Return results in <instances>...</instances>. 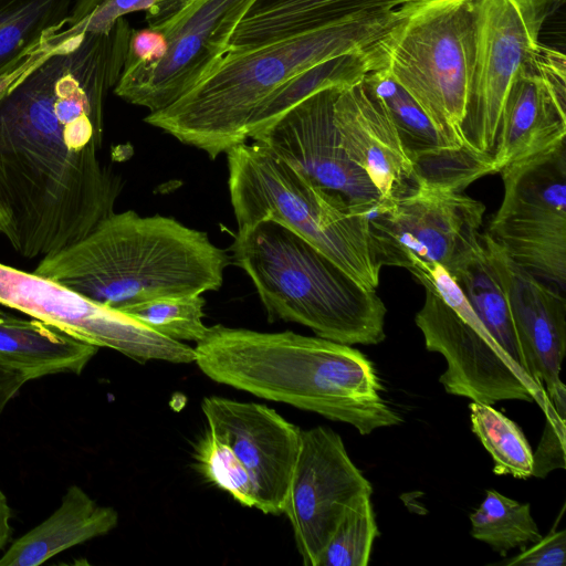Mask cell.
I'll return each instance as SVG.
<instances>
[{
	"label": "cell",
	"mask_w": 566,
	"mask_h": 566,
	"mask_svg": "<svg viewBox=\"0 0 566 566\" xmlns=\"http://www.w3.org/2000/svg\"><path fill=\"white\" fill-rule=\"evenodd\" d=\"M132 31L125 18L106 32L65 24L0 75L3 234L24 258L77 242L114 212L122 180L98 153Z\"/></svg>",
	"instance_id": "6da1fadb"
},
{
	"label": "cell",
	"mask_w": 566,
	"mask_h": 566,
	"mask_svg": "<svg viewBox=\"0 0 566 566\" xmlns=\"http://www.w3.org/2000/svg\"><path fill=\"white\" fill-rule=\"evenodd\" d=\"M195 353L200 370L219 384L348 423L363 436L402 421L382 398L374 364L352 345L218 324Z\"/></svg>",
	"instance_id": "7a4b0ae2"
},
{
	"label": "cell",
	"mask_w": 566,
	"mask_h": 566,
	"mask_svg": "<svg viewBox=\"0 0 566 566\" xmlns=\"http://www.w3.org/2000/svg\"><path fill=\"white\" fill-rule=\"evenodd\" d=\"M231 261L203 231L128 210L113 212L77 242L43 256L33 273L123 312L158 297L217 291Z\"/></svg>",
	"instance_id": "3957f363"
},
{
	"label": "cell",
	"mask_w": 566,
	"mask_h": 566,
	"mask_svg": "<svg viewBox=\"0 0 566 566\" xmlns=\"http://www.w3.org/2000/svg\"><path fill=\"white\" fill-rule=\"evenodd\" d=\"M402 14V7L360 11L324 27L228 51L214 69L145 122L212 159L247 142L260 105L300 72L364 50Z\"/></svg>",
	"instance_id": "277c9868"
},
{
	"label": "cell",
	"mask_w": 566,
	"mask_h": 566,
	"mask_svg": "<svg viewBox=\"0 0 566 566\" xmlns=\"http://www.w3.org/2000/svg\"><path fill=\"white\" fill-rule=\"evenodd\" d=\"M231 260L253 282L271 321L293 322L346 345H377L386 306L327 255L273 220L238 229Z\"/></svg>",
	"instance_id": "5b68a950"
},
{
	"label": "cell",
	"mask_w": 566,
	"mask_h": 566,
	"mask_svg": "<svg viewBox=\"0 0 566 566\" xmlns=\"http://www.w3.org/2000/svg\"><path fill=\"white\" fill-rule=\"evenodd\" d=\"M230 200L238 229L273 220L305 239L366 289L379 283L370 216L314 185L265 146L227 153Z\"/></svg>",
	"instance_id": "8992f818"
},
{
	"label": "cell",
	"mask_w": 566,
	"mask_h": 566,
	"mask_svg": "<svg viewBox=\"0 0 566 566\" xmlns=\"http://www.w3.org/2000/svg\"><path fill=\"white\" fill-rule=\"evenodd\" d=\"M473 0H417L363 51L368 72L397 82L451 149L465 148L460 127L471 86Z\"/></svg>",
	"instance_id": "52a82bcc"
},
{
	"label": "cell",
	"mask_w": 566,
	"mask_h": 566,
	"mask_svg": "<svg viewBox=\"0 0 566 566\" xmlns=\"http://www.w3.org/2000/svg\"><path fill=\"white\" fill-rule=\"evenodd\" d=\"M424 287L426 297L415 322L426 348L447 361L439 377L444 390L472 401H535L543 409L544 388L523 371L501 348L463 292L440 264L411 259L407 268Z\"/></svg>",
	"instance_id": "ba28073f"
},
{
	"label": "cell",
	"mask_w": 566,
	"mask_h": 566,
	"mask_svg": "<svg viewBox=\"0 0 566 566\" xmlns=\"http://www.w3.org/2000/svg\"><path fill=\"white\" fill-rule=\"evenodd\" d=\"M255 1L158 0L145 21L165 35L168 51L156 63H125L114 93L149 113L169 106L214 69Z\"/></svg>",
	"instance_id": "9c48e42d"
},
{
	"label": "cell",
	"mask_w": 566,
	"mask_h": 566,
	"mask_svg": "<svg viewBox=\"0 0 566 566\" xmlns=\"http://www.w3.org/2000/svg\"><path fill=\"white\" fill-rule=\"evenodd\" d=\"M474 59L463 146L491 157L509 92L541 45L546 20L564 0H473Z\"/></svg>",
	"instance_id": "30bf717a"
},
{
	"label": "cell",
	"mask_w": 566,
	"mask_h": 566,
	"mask_svg": "<svg viewBox=\"0 0 566 566\" xmlns=\"http://www.w3.org/2000/svg\"><path fill=\"white\" fill-rule=\"evenodd\" d=\"M504 195L486 234L517 266L566 285V143L502 168Z\"/></svg>",
	"instance_id": "8fae6325"
},
{
	"label": "cell",
	"mask_w": 566,
	"mask_h": 566,
	"mask_svg": "<svg viewBox=\"0 0 566 566\" xmlns=\"http://www.w3.org/2000/svg\"><path fill=\"white\" fill-rule=\"evenodd\" d=\"M485 206L462 191L418 178L407 193L370 214L377 260L408 268L411 259L437 263L450 275L482 250Z\"/></svg>",
	"instance_id": "7c38bea8"
},
{
	"label": "cell",
	"mask_w": 566,
	"mask_h": 566,
	"mask_svg": "<svg viewBox=\"0 0 566 566\" xmlns=\"http://www.w3.org/2000/svg\"><path fill=\"white\" fill-rule=\"evenodd\" d=\"M0 304L49 323L71 336L139 363H195V348L167 338L133 317L46 277L0 263Z\"/></svg>",
	"instance_id": "4fadbf2b"
},
{
	"label": "cell",
	"mask_w": 566,
	"mask_h": 566,
	"mask_svg": "<svg viewBox=\"0 0 566 566\" xmlns=\"http://www.w3.org/2000/svg\"><path fill=\"white\" fill-rule=\"evenodd\" d=\"M371 494V483L354 464L337 432L321 426L301 430L283 513L305 566H317L346 512Z\"/></svg>",
	"instance_id": "5bb4252c"
},
{
	"label": "cell",
	"mask_w": 566,
	"mask_h": 566,
	"mask_svg": "<svg viewBox=\"0 0 566 566\" xmlns=\"http://www.w3.org/2000/svg\"><path fill=\"white\" fill-rule=\"evenodd\" d=\"M338 87L307 96L251 138L356 213L370 216L380 208L381 197L339 140L333 117Z\"/></svg>",
	"instance_id": "9a60e30c"
},
{
	"label": "cell",
	"mask_w": 566,
	"mask_h": 566,
	"mask_svg": "<svg viewBox=\"0 0 566 566\" xmlns=\"http://www.w3.org/2000/svg\"><path fill=\"white\" fill-rule=\"evenodd\" d=\"M201 409L208 432L230 450L248 475L255 509L282 514L296 461L301 429L256 402L206 397Z\"/></svg>",
	"instance_id": "2e32d148"
},
{
	"label": "cell",
	"mask_w": 566,
	"mask_h": 566,
	"mask_svg": "<svg viewBox=\"0 0 566 566\" xmlns=\"http://www.w3.org/2000/svg\"><path fill=\"white\" fill-rule=\"evenodd\" d=\"M565 54L543 43L506 97L491 156L494 172L565 140Z\"/></svg>",
	"instance_id": "e0dca14e"
},
{
	"label": "cell",
	"mask_w": 566,
	"mask_h": 566,
	"mask_svg": "<svg viewBox=\"0 0 566 566\" xmlns=\"http://www.w3.org/2000/svg\"><path fill=\"white\" fill-rule=\"evenodd\" d=\"M333 117L347 156L365 171L379 192L380 208L417 185L415 164L385 105L366 86L364 78L338 87Z\"/></svg>",
	"instance_id": "ac0fdd59"
},
{
	"label": "cell",
	"mask_w": 566,
	"mask_h": 566,
	"mask_svg": "<svg viewBox=\"0 0 566 566\" xmlns=\"http://www.w3.org/2000/svg\"><path fill=\"white\" fill-rule=\"evenodd\" d=\"M501 269L526 371L546 386L551 399L566 389L559 378L566 353L564 291L517 266L502 249Z\"/></svg>",
	"instance_id": "d6986e66"
},
{
	"label": "cell",
	"mask_w": 566,
	"mask_h": 566,
	"mask_svg": "<svg viewBox=\"0 0 566 566\" xmlns=\"http://www.w3.org/2000/svg\"><path fill=\"white\" fill-rule=\"evenodd\" d=\"M117 524L115 509L99 505L81 486L71 485L46 520L9 545L0 566H40L73 546L108 534Z\"/></svg>",
	"instance_id": "ffe728a7"
},
{
	"label": "cell",
	"mask_w": 566,
	"mask_h": 566,
	"mask_svg": "<svg viewBox=\"0 0 566 566\" xmlns=\"http://www.w3.org/2000/svg\"><path fill=\"white\" fill-rule=\"evenodd\" d=\"M98 348L43 321L0 312V363L28 381L60 373L80 375Z\"/></svg>",
	"instance_id": "44dd1931"
},
{
	"label": "cell",
	"mask_w": 566,
	"mask_h": 566,
	"mask_svg": "<svg viewBox=\"0 0 566 566\" xmlns=\"http://www.w3.org/2000/svg\"><path fill=\"white\" fill-rule=\"evenodd\" d=\"M417 0H256L237 25L228 51L317 29L353 13L397 9Z\"/></svg>",
	"instance_id": "7402d4cb"
},
{
	"label": "cell",
	"mask_w": 566,
	"mask_h": 566,
	"mask_svg": "<svg viewBox=\"0 0 566 566\" xmlns=\"http://www.w3.org/2000/svg\"><path fill=\"white\" fill-rule=\"evenodd\" d=\"M75 0H0V75L67 22Z\"/></svg>",
	"instance_id": "603a6c76"
},
{
	"label": "cell",
	"mask_w": 566,
	"mask_h": 566,
	"mask_svg": "<svg viewBox=\"0 0 566 566\" xmlns=\"http://www.w3.org/2000/svg\"><path fill=\"white\" fill-rule=\"evenodd\" d=\"M361 51L319 62L285 82L256 109L248 127V137L251 138L269 127L290 108L317 91L360 82L367 74Z\"/></svg>",
	"instance_id": "cb8c5ba5"
},
{
	"label": "cell",
	"mask_w": 566,
	"mask_h": 566,
	"mask_svg": "<svg viewBox=\"0 0 566 566\" xmlns=\"http://www.w3.org/2000/svg\"><path fill=\"white\" fill-rule=\"evenodd\" d=\"M471 535L501 556L515 547H526L542 538L528 503L488 490L480 506L470 514Z\"/></svg>",
	"instance_id": "d4e9b609"
},
{
	"label": "cell",
	"mask_w": 566,
	"mask_h": 566,
	"mask_svg": "<svg viewBox=\"0 0 566 566\" xmlns=\"http://www.w3.org/2000/svg\"><path fill=\"white\" fill-rule=\"evenodd\" d=\"M469 410L471 429L493 459V472L532 476L533 450L522 429L491 405L472 401Z\"/></svg>",
	"instance_id": "484cf974"
},
{
	"label": "cell",
	"mask_w": 566,
	"mask_h": 566,
	"mask_svg": "<svg viewBox=\"0 0 566 566\" xmlns=\"http://www.w3.org/2000/svg\"><path fill=\"white\" fill-rule=\"evenodd\" d=\"M203 306L205 298L199 294L164 296L132 305L122 313L167 338L198 343L209 328L202 321Z\"/></svg>",
	"instance_id": "4316f807"
},
{
	"label": "cell",
	"mask_w": 566,
	"mask_h": 566,
	"mask_svg": "<svg viewBox=\"0 0 566 566\" xmlns=\"http://www.w3.org/2000/svg\"><path fill=\"white\" fill-rule=\"evenodd\" d=\"M379 535L371 496H364L344 515L322 552L317 566H366Z\"/></svg>",
	"instance_id": "83f0119b"
},
{
	"label": "cell",
	"mask_w": 566,
	"mask_h": 566,
	"mask_svg": "<svg viewBox=\"0 0 566 566\" xmlns=\"http://www.w3.org/2000/svg\"><path fill=\"white\" fill-rule=\"evenodd\" d=\"M195 460L202 476L228 492L235 501L255 507V494L248 475L233 459L230 450L208 431L195 448Z\"/></svg>",
	"instance_id": "f1b7e54d"
},
{
	"label": "cell",
	"mask_w": 566,
	"mask_h": 566,
	"mask_svg": "<svg viewBox=\"0 0 566 566\" xmlns=\"http://www.w3.org/2000/svg\"><path fill=\"white\" fill-rule=\"evenodd\" d=\"M158 0H76L67 24L78 31L106 32L128 13L147 11Z\"/></svg>",
	"instance_id": "f546056e"
},
{
	"label": "cell",
	"mask_w": 566,
	"mask_h": 566,
	"mask_svg": "<svg viewBox=\"0 0 566 566\" xmlns=\"http://www.w3.org/2000/svg\"><path fill=\"white\" fill-rule=\"evenodd\" d=\"M546 422L539 444L533 452L532 476L545 478L555 469H565V416L559 415L553 403L546 398L542 409Z\"/></svg>",
	"instance_id": "4dcf8cb0"
},
{
	"label": "cell",
	"mask_w": 566,
	"mask_h": 566,
	"mask_svg": "<svg viewBox=\"0 0 566 566\" xmlns=\"http://www.w3.org/2000/svg\"><path fill=\"white\" fill-rule=\"evenodd\" d=\"M566 562V531H552L545 537L522 548L516 556L502 562L505 566H564Z\"/></svg>",
	"instance_id": "1f68e13d"
},
{
	"label": "cell",
	"mask_w": 566,
	"mask_h": 566,
	"mask_svg": "<svg viewBox=\"0 0 566 566\" xmlns=\"http://www.w3.org/2000/svg\"><path fill=\"white\" fill-rule=\"evenodd\" d=\"M168 51L165 35L151 28L130 33L125 63L149 64L160 61Z\"/></svg>",
	"instance_id": "d6a6232c"
},
{
	"label": "cell",
	"mask_w": 566,
	"mask_h": 566,
	"mask_svg": "<svg viewBox=\"0 0 566 566\" xmlns=\"http://www.w3.org/2000/svg\"><path fill=\"white\" fill-rule=\"evenodd\" d=\"M25 382L28 379L23 374L0 363V417Z\"/></svg>",
	"instance_id": "836d02e7"
},
{
	"label": "cell",
	"mask_w": 566,
	"mask_h": 566,
	"mask_svg": "<svg viewBox=\"0 0 566 566\" xmlns=\"http://www.w3.org/2000/svg\"><path fill=\"white\" fill-rule=\"evenodd\" d=\"M11 509L7 497L0 490V552L8 545L11 539Z\"/></svg>",
	"instance_id": "e575fe53"
},
{
	"label": "cell",
	"mask_w": 566,
	"mask_h": 566,
	"mask_svg": "<svg viewBox=\"0 0 566 566\" xmlns=\"http://www.w3.org/2000/svg\"><path fill=\"white\" fill-rule=\"evenodd\" d=\"M9 222L7 210L0 197V232L3 233Z\"/></svg>",
	"instance_id": "d590c367"
}]
</instances>
